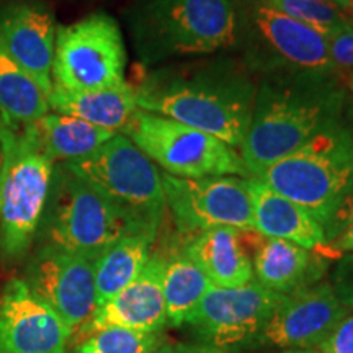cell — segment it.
Returning <instances> with one entry per match:
<instances>
[{
    "label": "cell",
    "mask_w": 353,
    "mask_h": 353,
    "mask_svg": "<svg viewBox=\"0 0 353 353\" xmlns=\"http://www.w3.org/2000/svg\"><path fill=\"white\" fill-rule=\"evenodd\" d=\"M132 87L143 112L241 149L252 120L257 81L237 57L213 54L145 70Z\"/></svg>",
    "instance_id": "cell-1"
},
{
    "label": "cell",
    "mask_w": 353,
    "mask_h": 353,
    "mask_svg": "<svg viewBox=\"0 0 353 353\" xmlns=\"http://www.w3.org/2000/svg\"><path fill=\"white\" fill-rule=\"evenodd\" d=\"M343 112L345 88L337 77L309 72L257 77L252 120L241 145L250 176L341 123Z\"/></svg>",
    "instance_id": "cell-2"
},
{
    "label": "cell",
    "mask_w": 353,
    "mask_h": 353,
    "mask_svg": "<svg viewBox=\"0 0 353 353\" xmlns=\"http://www.w3.org/2000/svg\"><path fill=\"white\" fill-rule=\"evenodd\" d=\"M125 20L143 65L218 54L236 34L232 0H138Z\"/></svg>",
    "instance_id": "cell-3"
},
{
    "label": "cell",
    "mask_w": 353,
    "mask_h": 353,
    "mask_svg": "<svg viewBox=\"0 0 353 353\" xmlns=\"http://www.w3.org/2000/svg\"><path fill=\"white\" fill-rule=\"evenodd\" d=\"M54 162L33 125L0 121V249L21 259L32 247L50 196Z\"/></svg>",
    "instance_id": "cell-4"
},
{
    "label": "cell",
    "mask_w": 353,
    "mask_h": 353,
    "mask_svg": "<svg viewBox=\"0 0 353 353\" xmlns=\"http://www.w3.org/2000/svg\"><path fill=\"white\" fill-rule=\"evenodd\" d=\"M236 34L231 50L255 77L273 72L334 76L327 38L260 0H232ZM335 77V76H334Z\"/></svg>",
    "instance_id": "cell-5"
},
{
    "label": "cell",
    "mask_w": 353,
    "mask_h": 353,
    "mask_svg": "<svg viewBox=\"0 0 353 353\" xmlns=\"http://www.w3.org/2000/svg\"><path fill=\"white\" fill-rule=\"evenodd\" d=\"M254 179L324 223L353 185V130L341 121Z\"/></svg>",
    "instance_id": "cell-6"
},
{
    "label": "cell",
    "mask_w": 353,
    "mask_h": 353,
    "mask_svg": "<svg viewBox=\"0 0 353 353\" xmlns=\"http://www.w3.org/2000/svg\"><path fill=\"white\" fill-rule=\"evenodd\" d=\"M39 231L44 245L92 260L128 234H141L118 206L74 175L63 162L54 165Z\"/></svg>",
    "instance_id": "cell-7"
},
{
    "label": "cell",
    "mask_w": 353,
    "mask_h": 353,
    "mask_svg": "<svg viewBox=\"0 0 353 353\" xmlns=\"http://www.w3.org/2000/svg\"><path fill=\"white\" fill-rule=\"evenodd\" d=\"M63 164L118 206L136 231L156 239L167 206L162 174L125 134L117 132L95 152Z\"/></svg>",
    "instance_id": "cell-8"
},
{
    "label": "cell",
    "mask_w": 353,
    "mask_h": 353,
    "mask_svg": "<svg viewBox=\"0 0 353 353\" xmlns=\"http://www.w3.org/2000/svg\"><path fill=\"white\" fill-rule=\"evenodd\" d=\"M121 134L165 174L179 179L219 175L252 179L236 149L208 132L170 118L138 110Z\"/></svg>",
    "instance_id": "cell-9"
},
{
    "label": "cell",
    "mask_w": 353,
    "mask_h": 353,
    "mask_svg": "<svg viewBox=\"0 0 353 353\" xmlns=\"http://www.w3.org/2000/svg\"><path fill=\"white\" fill-rule=\"evenodd\" d=\"M126 50L117 20L97 12L56 30L52 82L70 92H94L126 83Z\"/></svg>",
    "instance_id": "cell-10"
},
{
    "label": "cell",
    "mask_w": 353,
    "mask_h": 353,
    "mask_svg": "<svg viewBox=\"0 0 353 353\" xmlns=\"http://www.w3.org/2000/svg\"><path fill=\"white\" fill-rule=\"evenodd\" d=\"M285 294L252 280L236 288L210 286L185 322L193 342L226 353L250 350Z\"/></svg>",
    "instance_id": "cell-11"
},
{
    "label": "cell",
    "mask_w": 353,
    "mask_h": 353,
    "mask_svg": "<svg viewBox=\"0 0 353 353\" xmlns=\"http://www.w3.org/2000/svg\"><path fill=\"white\" fill-rule=\"evenodd\" d=\"M165 203L180 232H203L213 228L254 231L250 179L236 175L179 179L162 174Z\"/></svg>",
    "instance_id": "cell-12"
},
{
    "label": "cell",
    "mask_w": 353,
    "mask_h": 353,
    "mask_svg": "<svg viewBox=\"0 0 353 353\" xmlns=\"http://www.w3.org/2000/svg\"><path fill=\"white\" fill-rule=\"evenodd\" d=\"M23 281L72 330L95 312V260L43 245L30 260Z\"/></svg>",
    "instance_id": "cell-13"
},
{
    "label": "cell",
    "mask_w": 353,
    "mask_h": 353,
    "mask_svg": "<svg viewBox=\"0 0 353 353\" xmlns=\"http://www.w3.org/2000/svg\"><path fill=\"white\" fill-rule=\"evenodd\" d=\"M348 312L350 309L339 301L330 283L319 281L286 294L250 350L276 348L316 352Z\"/></svg>",
    "instance_id": "cell-14"
},
{
    "label": "cell",
    "mask_w": 353,
    "mask_h": 353,
    "mask_svg": "<svg viewBox=\"0 0 353 353\" xmlns=\"http://www.w3.org/2000/svg\"><path fill=\"white\" fill-rule=\"evenodd\" d=\"M74 330L13 278L0 296V353H65Z\"/></svg>",
    "instance_id": "cell-15"
},
{
    "label": "cell",
    "mask_w": 353,
    "mask_h": 353,
    "mask_svg": "<svg viewBox=\"0 0 353 353\" xmlns=\"http://www.w3.org/2000/svg\"><path fill=\"white\" fill-rule=\"evenodd\" d=\"M56 30L54 15L41 2L28 0L0 7V39L3 46L46 97L54 87Z\"/></svg>",
    "instance_id": "cell-16"
},
{
    "label": "cell",
    "mask_w": 353,
    "mask_h": 353,
    "mask_svg": "<svg viewBox=\"0 0 353 353\" xmlns=\"http://www.w3.org/2000/svg\"><path fill=\"white\" fill-rule=\"evenodd\" d=\"M165 260L161 252L151 254L141 275L125 290L95 309L79 329L82 339L103 329L120 327L139 332H162L167 325V312L162 290Z\"/></svg>",
    "instance_id": "cell-17"
},
{
    "label": "cell",
    "mask_w": 353,
    "mask_h": 353,
    "mask_svg": "<svg viewBox=\"0 0 353 353\" xmlns=\"http://www.w3.org/2000/svg\"><path fill=\"white\" fill-rule=\"evenodd\" d=\"M242 237L252 259L255 281L278 294L286 296L319 283L327 270L329 260L316 250L257 231H242Z\"/></svg>",
    "instance_id": "cell-18"
},
{
    "label": "cell",
    "mask_w": 353,
    "mask_h": 353,
    "mask_svg": "<svg viewBox=\"0 0 353 353\" xmlns=\"http://www.w3.org/2000/svg\"><path fill=\"white\" fill-rule=\"evenodd\" d=\"M254 231L316 250L325 244L324 228L311 213L276 193L257 179H250Z\"/></svg>",
    "instance_id": "cell-19"
},
{
    "label": "cell",
    "mask_w": 353,
    "mask_h": 353,
    "mask_svg": "<svg viewBox=\"0 0 353 353\" xmlns=\"http://www.w3.org/2000/svg\"><path fill=\"white\" fill-rule=\"evenodd\" d=\"M185 252L195 260L213 286L236 288L254 280L252 259L239 229L213 228L198 232L185 247Z\"/></svg>",
    "instance_id": "cell-20"
},
{
    "label": "cell",
    "mask_w": 353,
    "mask_h": 353,
    "mask_svg": "<svg viewBox=\"0 0 353 353\" xmlns=\"http://www.w3.org/2000/svg\"><path fill=\"white\" fill-rule=\"evenodd\" d=\"M48 103L56 113L69 114L113 132L123 131L139 110L134 87L128 82L121 87L94 92H70L54 85Z\"/></svg>",
    "instance_id": "cell-21"
},
{
    "label": "cell",
    "mask_w": 353,
    "mask_h": 353,
    "mask_svg": "<svg viewBox=\"0 0 353 353\" xmlns=\"http://www.w3.org/2000/svg\"><path fill=\"white\" fill-rule=\"evenodd\" d=\"M48 113V97L0 39V121L20 128L33 125Z\"/></svg>",
    "instance_id": "cell-22"
},
{
    "label": "cell",
    "mask_w": 353,
    "mask_h": 353,
    "mask_svg": "<svg viewBox=\"0 0 353 353\" xmlns=\"http://www.w3.org/2000/svg\"><path fill=\"white\" fill-rule=\"evenodd\" d=\"M156 241L148 234H128L95 260L97 307L131 285L144 270Z\"/></svg>",
    "instance_id": "cell-23"
},
{
    "label": "cell",
    "mask_w": 353,
    "mask_h": 353,
    "mask_svg": "<svg viewBox=\"0 0 353 353\" xmlns=\"http://www.w3.org/2000/svg\"><path fill=\"white\" fill-rule=\"evenodd\" d=\"M39 143L52 162H70L87 157L117 132L94 126L61 113H48L33 123Z\"/></svg>",
    "instance_id": "cell-24"
},
{
    "label": "cell",
    "mask_w": 353,
    "mask_h": 353,
    "mask_svg": "<svg viewBox=\"0 0 353 353\" xmlns=\"http://www.w3.org/2000/svg\"><path fill=\"white\" fill-rule=\"evenodd\" d=\"M210 286V278L185 252V249L172 254L165 260L162 278L167 324L172 327H182Z\"/></svg>",
    "instance_id": "cell-25"
},
{
    "label": "cell",
    "mask_w": 353,
    "mask_h": 353,
    "mask_svg": "<svg viewBox=\"0 0 353 353\" xmlns=\"http://www.w3.org/2000/svg\"><path fill=\"white\" fill-rule=\"evenodd\" d=\"M165 342L162 332L130 329H103L82 339L76 353H151Z\"/></svg>",
    "instance_id": "cell-26"
},
{
    "label": "cell",
    "mask_w": 353,
    "mask_h": 353,
    "mask_svg": "<svg viewBox=\"0 0 353 353\" xmlns=\"http://www.w3.org/2000/svg\"><path fill=\"white\" fill-rule=\"evenodd\" d=\"M260 2L301 21L309 28L316 30L317 33L324 34L325 38H329L353 19L345 15L341 8L324 0H260Z\"/></svg>",
    "instance_id": "cell-27"
},
{
    "label": "cell",
    "mask_w": 353,
    "mask_h": 353,
    "mask_svg": "<svg viewBox=\"0 0 353 353\" xmlns=\"http://www.w3.org/2000/svg\"><path fill=\"white\" fill-rule=\"evenodd\" d=\"M334 76L342 83L353 79V19L327 38Z\"/></svg>",
    "instance_id": "cell-28"
},
{
    "label": "cell",
    "mask_w": 353,
    "mask_h": 353,
    "mask_svg": "<svg viewBox=\"0 0 353 353\" xmlns=\"http://www.w3.org/2000/svg\"><path fill=\"white\" fill-rule=\"evenodd\" d=\"M335 296L347 309H353V252L339 259L330 280Z\"/></svg>",
    "instance_id": "cell-29"
},
{
    "label": "cell",
    "mask_w": 353,
    "mask_h": 353,
    "mask_svg": "<svg viewBox=\"0 0 353 353\" xmlns=\"http://www.w3.org/2000/svg\"><path fill=\"white\" fill-rule=\"evenodd\" d=\"M319 353H353V314H348L335 325L329 337L317 347Z\"/></svg>",
    "instance_id": "cell-30"
},
{
    "label": "cell",
    "mask_w": 353,
    "mask_h": 353,
    "mask_svg": "<svg viewBox=\"0 0 353 353\" xmlns=\"http://www.w3.org/2000/svg\"><path fill=\"white\" fill-rule=\"evenodd\" d=\"M353 221V185L347 190V193L341 198V201L335 205L332 213L324 223L325 242L332 241L337 234H341L348 224Z\"/></svg>",
    "instance_id": "cell-31"
},
{
    "label": "cell",
    "mask_w": 353,
    "mask_h": 353,
    "mask_svg": "<svg viewBox=\"0 0 353 353\" xmlns=\"http://www.w3.org/2000/svg\"><path fill=\"white\" fill-rule=\"evenodd\" d=\"M316 252L324 255L327 260L341 259L342 255L353 252V221L343 229L341 234L334 237L332 241L325 242L324 245L316 249Z\"/></svg>",
    "instance_id": "cell-32"
},
{
    "label": "cell",
    "mask_w": 353,
    "mask_h": 353,
    "mask_svg": "<svg viewBox=\"0 0 353 353\" xmlns=\"http://www.w3.org/2000/svg\"><path fill=\"white\" fill-rule=\"evenodd\" d=\"M151 353H226L196 342H164Z\"/></svg>",
    "instance_id": "cell-33"
},
{
    "label": "cell",
    "mask_w": 353,
    "mask_h": 353,
    "mask_svg": "<svg viewBox=\"0 0 353 353\" xmlns=\"http://www.w3.org/2000/svg\"><path fill=\"white\" fill-rule=\"evenodd\" d=\"M324 2L332 3L348 17H353V0H324Z\"/></svg>",
    "instance_id": "cell-34"
},
{
    "label": "cell",
    "mask_w": 353,
    "mask_h": 353,
    "mask_svg": "<svg viewBox=\"0 0 353 353\" xmlns=\"http://www.w3.org/2000/svg\"><path fill=\"white\" fill-rule=\"evenodd\" d=\"M275 353H319V352H314V350H280Z\"/></svg>",
    "instance_id": "cell-35"
},
{
    "label": "cell",
    "mask_w": 353,
    "mask_h": 353,
    "mask_svg": "<svg viewBox=\"0 0 353 353\" xmlns=\"http://www.w3.org/2000/svg\"><path fill=\"white\" fill-rule=\"evenodd\" d=\"M343 113H347L348 121H350V128L353 130V107H350V108L347 110V112H343Z\"/></svg>",
    "instance_id": "cell-36"
},
{
    "label": "cell",
    "mask_w": 353,
    "mask_h": 353,
    "mask_svg": "<svg viewBox=\"0 0 353 353\" xmlns=\"http://www.w3.org/2000/svg\"><path fill=\"white\" fill-rule=\"evenodd\" d=\"M348 83H350V88H352V92H353V79H352V81L348 82Z\"/></svg>",
    "instance_id": "cell-37"
}]
</instances>
